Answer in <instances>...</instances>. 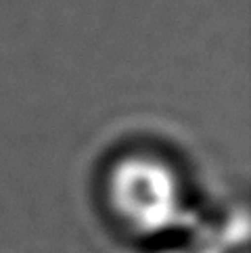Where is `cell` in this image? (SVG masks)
Returning a JSON list of instances; mask_svg holds the SVG:
<instances>
[{
  "instance_id": "6da1fadb",
  "label": "cell",
  "mask_w": 251,
  "mask_h": 253,
  "mask_svg": "<svg viewBox=\"0 0 251 253\" xmlns=\"http://www.w3.org/2000/svg\"><path fill=\"white\" fill-rule=\"evenodd\" d=\"M107 199L113 213L136 234H161L178 224L184 210L182 184L166 161L130 155L107 176Z\"/></svg>"
}]
</instances>
